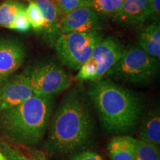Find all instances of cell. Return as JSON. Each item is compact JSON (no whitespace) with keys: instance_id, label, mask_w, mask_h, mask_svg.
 <instances>
[{"instance_id":"23","label":"cell","mask_w":160,"mask_h":160,"mask_svg":"<svg viewBox=\"0 0 160 160\" xmlns=\"http://www.w3.org/2000/svg\"><path fill=\"white\" fill-rule=\"evenodd\" d=\"M0 151L6 157L7 160H31L26 156L17 149L13 148L11 146L0 141Z\"/></svg>"},{"instance_id":"29","label":"cell","mask_w":160,"mask_h":160,"mask_svg":"<svg viewBox=\"0 0 160 160\" xmlns=\"http://www.w3.org/2000/svg\"><path fill=\"white\" fill-rule=\"evenodd\" d=\"M28 1L31 2V1H34V0H28Z\"/></svg>"},{"instance_id":"8","label":"cell","mask_w":160,"mask_h":160,"mask_svg":"<svg viewBox=\"0 0 160 160\" xmlns=\"http://www.w3.org/2000/svg\"><path fill=\"white\" fill-rule=\"evenodd\" d=\"M34 95L24 73L13 74L0 85V112L21 105Z\"/></svg>"},{"instance_id":"20","label":"cell","mask_w":160,"mask_h":160,"mask_svg":"<svg viewBox=\"0 0 160 160\" xmlns=\"http://www.w3.org/2000/svg\"><path fill=\"white\" fill-rule=\"evenodd\" d=\"M97 73V65L91 58L78 70L76 79L79 82H94Z\"/></svg>"},{"instance_id":"14","label":"cell","mask_w":160,"mask_h":160,"mask_svg":"<svg viewBox=\"0 0 160 160\" xmlns=\"http://www.w3.org/2000/svg\"><path fill=\"white\" fill-rule=\"evenodd\" d=\"M137 139L128 134L116 135L107 145L111 160H134Z\"/></svg>"},{"instance_id":"25","label":"cell","mask_w":160,"mask_h":160,"mask_svg":"<svg viewBox=\"0 0 160 160\" xmlns=\"http://www.w3.org/2000/svg\"><path fill=\"white\" fill-rule=\"evenodd\" d=\"M151 17L154 22H159L160 14V0H151L150 2Z\"/></svg>"},{"instance_id":"12","label":"cell","mask_w":160,"mask_h":160,"mask_svg":"<svg viewBox=\"0 0 160 160\" xmlns=\"http://www.w3.org/2000/svg\"><path fill=\"white\" fill-rule=\"evenodd\" d=\"M151 0H124L122 6L115 20L122 25H141L151 17Z\"/></svg>"},{"instance_id":"17","label":"cell","mask_w":160,"mask_h":160,"mask_svg":"<svg viewBox=\"0 0 160 160\" xmlns=\"http://www.w3.org/2000/svg\"><path fill=\"white\" fill-rule=\"evenodd\" d=\"M134 160H160L159 146L145 140L137 139Z\"/></svg>"},{"instance_id":"3","label":"cell","mask_w":160,"mask_h":160,"mask_svg":"<svg viewBox=\"0 0 160 160\" xmlns=\"http://www.w3.org/2000/svg\"><path fill=\"white\" fill-rule=\"evenodd\" d=\"M53 111V97L33 95L21 105L0 112V133L12 142L35 147L44 139Z\"/></svg>"},{"instance_id":"15","label":"cell","mask_w":160,"mask_h":160,"mask_svg":"<svg viewBox=\"0 0 160 160\" xmlns=\"http://www.w3.org/2000/svg\"><path fill=\"white\" fill-rule=\"evenodd\" d=\"M139 45L148 54L156 59H160V25L153 22L145 27L139 35Z\"/></svg>"},{"instance_id":"16","label":"cell","mask_w":160,"mask_h":160,"mask_svg":"<svg viewBox=\"0 0 160 160\" xmlns=\"http://www.w3.org/2000/svg\"><path fill=\"white\" fill-rule=\"evenodd\" d=\"M25 5L17 0H6L0 4V26L10 28L17 13Z\"/></svg>"},{"instance_id":"6","label":"cell","mask_w":160,"mask_h":160,"mask_svg":"<svg viewBox=\"0 0 160 160\" xmlns=\"http://www.w3.org/2000/svg\"><path fill=\"white\" fill-rule=\"evenodd\" d=\"M23 73L28 79L34 94L53 96L68 89L71 75L55 62H43L30 66Z\"/></svg>"},{"instance_id":"11","label":"cell","mask_w":160,"mask_h":160,"mask_svg":"<svg viewBox=\"0 0 160 160\" xmlns=\"http://www.w3.org/2000/svg\"><path fill=\"white\" fill-rule=\"evenodd\" d=\"M45 19L43 37L51 47H53L56 40L60 36L59 24L63 15L53 0H34Z\"/></svg>"},{"instance_id":"10","label":"cell","mask_w":160,"mask_h":160,"mask_svg":"<svg viewBox=\"0 0 160 160\" xmlns=\"http://www.w3.org/2000/svg\"><path fill=\"white\" fill-rule=\"evenodd\" d=\"M25 57V48L19 39L0 37V85L22 67Z\"/></svg>"},{"instance_id":"7","label":"cell","mask_w":160,"mask_h":160,"mask_svg":"<svg viewBox=\"0 0 160 160\" xmlns=\"http://www.w3.org/2000/svg\"><path fill=\"white\" fill-rule=\"evenodd\" d=\"M102 28L101 16L85 5L63 15L59 31L61 35L73 32L100 31Z\"/></svg>"},{"instance_id":"13","label":"cell","mask_w":160,"mask_h":160,"mask_svg":"<svg viewBox=\"0 0 160 160\" xmlns=\"http://www.w3.org/2000/svg\"><path fill=\"white\" fill-rule=\"evenodd\" d=\"M138 139L145 140L159 146L160 111L157 106L145 112L139 123Z\"/></svg>"},{"instance_id":"21","label":"cell","mask_w":160,"mask_h":160,"mask_svg":"<svg viewBox=\"0 0 160 160\" xmlns=\"http://www.w3.org/2000/svg\"><path fill=\"white\" fill-rule=\"evenodd\" d=\"M31 28V26L28 18L27 13H26L25 7H24L20 9L17 13V17H16L14 21L12 23L9 29L25 33V32L30 31Z\"/></svg>"},{"instance_id":"26","label":"cell","mask_w":160,"mask_h":160,"mask_svg":"<svg viewBox=\"0 0 160 160\" xmlns=\"http://www.w3.org/2000/svg\"><path fill=\"white\" fill-rule=\"evenodd\" d=\"M124 0H112V2H113V8H114V11H115V18L117 17V16L118 15V13H119L120 10H121L122 6Z\"/></svg>"},{"instance_id":"27","label":"cell","mask_w":160,"mask_h":160,"mask_svg":"<svg viewBox=\"0 0 160 160\" xmlns=\"http://www.w3.org/2000/svg\"><path fill=\"white\" fill-rule=\"evenodd\" d=\"M0 160H7L6 157L4 156V154L2 153L1 151H0Z\"/></svg>"},{"instance_id":"24","label":"cell","mask_w":160,"mask_h":160,"mask_svg":"<svg viewBox=\"0 0 160 160\" xmlns=\"http://www.w3.org/2000/svg\"><path fill=\"white\" fill-rule=\"evenodd\" d=\"M71 160H105L99 153L91 151H83L73 155Z\"/></svg>"},{"instance_id":"1","label":"cell","mask_w":160,"mask_h":160,"mask_svg":"<svg viewBox=\"0 0 160 160\" xmlns=\"http://www.w3.org/2000/svg\"><path fill=\"white\" fill-rule=\"evenodd\" d=\"M87 93L79 87L68 92L50 121L44 144L48 153L74 155L86 151L94 142L97 123Z\"/></svg>"},{"instance_id":"2","label":"cell","mask_w":160,"mask_h":160,"mask_svg":"<svg viewBox=\"0 0 160 160\" xmlns=\"http://www.w3.org/2000/svg\"><path fill=\"white\" fill-rule=\"evenodd\" d=\"M86 93L107 133L128 134L139 126L145 106L139 93L104 78L90 82Z\"/></svg>"},{"instance_id":"22","label":"cell","mask_w":160,"mask_h":160,"mask_svg":"<svg viewBox=\"0 0 160 160\" xmlns=\"http://www.w3.org/2000/svg\"><path fill=\"white\" fill-rule=\"evenodd\" d=\"M62 15L82 6H88V0H53Z\"/></svg>"},{"instance_id":"18","label":"cell","mask_w":160,"mask_h":160,"mask_svg":"<svg viewBox=\"0 0 160 160\" xmlns=\"http://www.w3.org/2000/svg\"><path fill=\"white\" fill-rule=\"evenodd\" d=\"M25 11L32 28L37 33L42 32L45 28V19L35 2H29L28 7L25 8Z\"/></svg>"},{"instance_id":"5","label":"cell","mask_w":160,"mask_h":160,"mask_svg":"<svg viewBox=\"0 0 160 160\" xmlns=\"http://www.w3.org/2000/svg\"><path fill=\"white\" fill-rule=\"evenodd\" d=\"M102 39L100 31L73 32L60 35L53 47L62 62L76 71L91 58L96 45Z\"/></svg>"},{"instance_id":"4","label":"cell","mask_w":160,"mask_h":160,"mask_svg":"<svg viewBox=\"0 0 160 160\" xmlns=\"http://www.w3.org/2000/svg\"><path fill=\"white\" fill-rule=\"evenodd\" d=\"M159 71V60L148 54L139 45H133L125 49L105 77L129 85L147 86L155 81Z\"/></svg>"},{"instance_id":"28","label":"cell","mask_w":160,"mask_h":160,"mask_svg":"<svg viewBox=\"0 0 160 160\" xmlns=\"http://www.w3.org/2000/svg\"><path fill=\"white\" fill-rule=\"evenodd\" d=\"M37 160H43V157H39L37 158Z\"/></svg>"},{"instance_id":"9","label":"cell","mask_w":160,"mask_h":160,"mask_svg":"<svg viewBox=\"0 0 160 160\" xmlns=\"http://www.w3.org/2000/svg\"><path fill=\"white\" fill-rule=\"evenodd\" d=\"M125 49L120 40L114 36L103 39L96 45L91 57L97 65L95 81L105 77L106 73L122 56Z\"/></svg>"},{"instance_id":"19","label":"cell","mask_w":160,"mask_h":160,"mask_svg":"<svg viewBox=\"0 0 160 160\" xmlns=\"http://www.w3.org/2000/svg\"><path fill=\"white\" fill-rule=\"evenodd\" d=\"M88 6L100 16L114 19L115 11L112 0H88Z\"/></svg>"}]
</instances>
